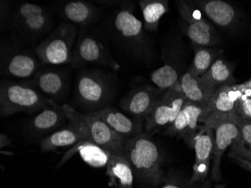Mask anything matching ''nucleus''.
<instances>
[{
  "label": "nucleus",
  "mask_w": 251,
  "mask_h": 188,
  "mask_svg": "<svg viewBox=\"0 0 251 188\" xmlns=\"http://www.w3.org/2000/svg\"><path fill=\"white\" fill-rule=\"evenodd\" d=\"M124 155L134 175L139 179L155 185L166 181L162 169L161 153L149 135L141 134L126 139Z\"/></svg>",
  "instance_id": "f257e3e1"
},
{
  "label": "nucleus",
  "mask_w": 251,
  "mask_h": 188,
  "mask_svg": "<svg viewBox=\"0 0 251 188\" xmlns=\"http://www.w3.org/2000/svg\"><path fill=\"white\" fill-rule=\"evenodd\" d=\"M56 104L26 81L3 79L0 84V114L34 113Z\"/></svg>",
  "instance_id": "f03ea898"
},
{
  "label": "nucleus",
  "mask_w": 251,
  "mask_h": 188,
  "mask_svg": "<svg viewBox=\"0 0 251 188\" xmlns=\"http://www.w3.org/2000/svg\"><path fill=\"white\" fill-rule=\"evenodd\" d=\"M53 18L49 10L31 2H21L11 14V29L18 40L36 45L53 31Z\"/></svg>",
  "instance_id": "7ed1b4c3"
},
{
  "label": "nucleus",
  "mask_w": 251,
  "mask_h": 188,
  "mask_svg": "<svg viewBox=\"0 0 251 188\" xmlns=\"http://www.w3.org/2000/svg\"><path fill=\"white\" fill-rule=\"evenodd\" d=\"M62 108L68 121L80 130L85 139L100 145L111 155H124L126 139L118 135L103 121L90 112L81 114L67 104L63 105Z\"/></svg>",
  "instance_id": "20e7f679"
},
{
  "label": "nucleus",
  "mask_w": 251,
  "mask_h": 188,
  "mask_svg": "<svg viewBox=\"0 0 251 188\" xmlns=\"http://www.w3.org/2000/svg\"><path fill=\"white\" fill-rule=\"evenodd\" d=\"M77 36L76 26L62 21L34 48V52L43 65L72 63Z\"/></svg>",
  "instance_id": "39448f33"
},
{
  "label": "nucleus",
  "mask_w": 251,
  "mask_h": 188,
  "mask_svg": "<svg viewBox=\"0 0 251 188\" xmlns=\"http://www.w3.org/2000/svg\"><path fill=\"white\" fill-rule=\"evenodd\" d=\"M71 64L78 69L87 64H97L111 68L115 72L121 69L101 35L88 30L87 27L79 32Z\"/></svg>",
  "instance_id": "423d86ee"
},
{
  "label": "nucleus",
  "mask_w": 251,
  "mask_h": 188,
  "mask_svg": "<svg viewBox=\"0 0 251 188\" xmlns=\"http://www.w3.org/2000/svg\"><path fill=\"white\" fill-rule=\"evenodd\" d=\"M0 50L1 75L5 77L21 81L31 79L43 65L35 52L20 45L2 43Z\"/></svg>",
  "instance_id": "0eeeda50"
},
{
  "label": "nucleus",
  "mask_w": 251,
  "mask_h": 188,
  "mask_svg": "<svg viewBox=\"0 0 251 188\" xmlns=\"http://www.w3.org/2000/svg\"><path fill=\"white\" fill-rule=\"evenodd\" d=\"M250 90L245 82L233 85H224L214 90L204 114L200 119L205 127H212L216 123L225 120L235 121L236 115L234 113L235 103L245 92Z\"/></svg>",
  "instance_id": "6e6552de"
},
{
  "label": "nucleus",
  "mask_w": 251,
  "mask_h": 188,
  "mask_svg": "<svg viewBox=\"0 0 251 188\" xmlns=\"http://www.w3.org/2000/svg\"><path fill=\"white\" fill-rule=\"evenodd\" d=\"M179 14L185 22V32L193 45L214 47L221 43L219 34L211 21L189 1L176 2Z\"/></svg>",
  "instance_id": "1a4fd4ad"
},
{
  "label": "nucleus",
  "mask_w": 251,
  "mask_h": 188,
  "mask_svg": "<svg viewBox=\"0 0 251 188\" xmlns=\"http://www.w3.org/2000/svg\"><path fill=\"white\" fill-rule=\"evenodd\" d=\"M111 81L101 72L84 70L76 81L75 93L79 101L90 108H100L111 99Z\"/></svg>",
  "instance_id": "9d476101"
},
{
  "label": "nucleus",
  "mask_w": 251,
  "mask_h": 188,
  "mask_svg": "<svg viewBox=\"0 0 251 188\" xmlns=\"http://www.w3.org/2000/svg\"><path fill=\"white\" fill-rule=\"evenodd\" d=\"M134 4H123L114 14L113 29L126 45L136 53L144 54L147 47L146 34L142 21L134 15Z\"/></svg>",
  "instance_id": "9b49d317"
},
{
  "label": "nucleus",
  "mask_w": 251,
  "mask_h": 188,
  "mask_svg": "<svg viewBox=\"0 0 251 188\" xmlns=\"http://www.w3.org/2000/svg\"><path fill=\"white\" fill-rule=\"evenodd\" d=\"M187 101L178 83L163 93L153 109L145 119L147 132H152L174 122L180 109Z\"/></svg>",
  "instance_id": "f8f14e48"
},
{
  "label": "nucleus",
  "mask_w": 251,
  "mask_h": 188,
  "mask_svg": "<svg viewBox=\"0 0 251 188\" xmlns=\"http://www.w3.org/2000/svg\"><path fill=\"white\" fill-rule=\"evenodd\" d=\"M205 108L187 100L177 114L174 122L168 127L165 134L169 136L178 135L193 147L194 138L200 131L199 126Z\"/></svg>",
  "instance_id": "ddd939ff"
},
{
  "label": "nucleus",
  "mask_w": 251,
  "mask_h": 188,
  "mask_svg": "<svg viewBox=\"0 0 251 188\" xmlns=\"http://www.w3.org/2000/svg\"><path fill=\"white\" fill-rule=\"evenodd\" d=\"M214 142V129L201 126L193 142V148L195 150L196 161L190 179L191 183L203 182L208 177L211 167V161L213 159Z\"/></svg>",
  "instance_id": "4468645a"
},
{
  "label": "nucleus",
  "mask_w": 251,
  "mask_h": 188,
  "mask_svg": "<svg viewBox=\"0 0 251 188\" xmlns=\"http://www.w3.org/2000/svg\"><path fill=\"white\" fill-rule=\"evenodd\" d=\"M29 82L44 96L56 103L63 100L70 88L67 76L55 68L41 67Z\"/></svg>",
  "instance_id": "2eb2a0df"
},
{
  "label": "nucleus",
  "mask_w": 251,
  "mask_h": 188,
  "mask_svg": "<svg viewBox=\"0 0 251 188\" xmlns=\"http://www.w3.org/2000/svg\"><path fill=\"white\" fill-rule=\"evenodd\" d=\"M211 128L214 129V142L211 177L215 182H221L222 180L221 165L223 155L239 136L240 131L233 120L219 121Z\"/></svg>",
  "instance_id": "dca6fc26"
},
{
  "label": "nucleus",
  "mask_w": 251,
  "mask_h": 188,
  "mask_svg": "<svg viewBox=\"0 0 251 188\" xmlns=\"http://www.w3.org/2000/svg\"><path fill=\"white\" fill-rule=\"evenodd\" d=\"M164 92L151 86L137 87L121 100V108L134 118L145 121Z\"/></svg>",
  "instance_id": "f3484780"
},
{
  "label": "nucleus",
  "mask_w": 251,
  "mask_h": 188,
  "mask_svg": "<svg viewBox=\"0 0 251 188\" xmlns=\"http://www.w3.org/2000/svg\"><path fill=\"white\" fill-rule=\"evenodd\" d=\"M59 14L63 22L87 27L100 19L102 8L85 1H66L60 4Z\"/></svg>",
  "instance_id": "a211bd4d"
},
{
  "label": "nucleus",
  "mask_w": 251,
  "mask_h": 188,
  "mask_svg": "<svg viewBox=\"0 0 251 188\" xmlns=\"http://www.w3.org/2000/svg\"><path fill=\"white\" fill-rule=\"evenodd\" d=\"M90 114L103 121L110 128L125 139L142 134V120L131 119L112 107L91 111Z\"/></svg>",
  "instance_id": "6ab92c4d"
},
{
  "label": "nucleus",
  "mask_w": 251,
  "mask_h": 188,
  "mask_svg": "<svg viewBox=\"0 0 251 188\" xmlns=\"http://www.w3.org/2000/svg\"><path fill=\"white\" fill-rule=\"evenodd\" d=\"M202 12L211 23L222 28H229L235 25L238 19L235 8L228 2L221 0L189 1Z\"/></svg>",
  "instance_id": "aec40b11"
},
{
  "label": "nucleus",
  "mask_w": 251,
  "mask_h": 188,
  "mask_svg": "<svg viewBox=\"0 0 251 188\" xmlns=\"http://www.w3.org/2000/svg\"><path fill=\"white\" fill-rule=\"evenodd\" d=\"M76 153H78L81 159L86 163L94 168L107 166L111 156V154L108 151L101 148L100 145L91 142L90 140H82L65 154L58 166H62Z\"/></svg>",
  "instance_id": "412c9836"
},
{
  "label": "nucleus",
  "mask_w": 251,
  "mask_h": 188,
  "mask_svg": "<svg viewBox=\"0 0 251 188\" xmlns=\"http://www.w3.org/2000/svg\"><path fill=\"white\" fill-rule=\"evenodd\" d=\"M234 64L224 58L219 57L206 73L200 77V80L207 87L215 90L221 86L236 84L238 79L234 76Z\"/></svg>",
  "instance_id": "4be33fe9"
},
{
  "label": "nucleus",
  "mask_w": 251,
  "mask_h": 188,
  "mask_svg": "<svg viewBox=\"0 0 251 188\" xmlns=\"http://www.w3.org/2000/svg\"><path fill=\"white\" fill-rule=\"evenodd\" d=\"M82 140H85L84 134L76 126L70 123L64 128L55 131L41 140L39 147L42 152H51L60 148L76 145Z\"/></svg>",
  "instance_id": "5701e85b"
},
{
  "label": "nucleus",
  "mask_w": 251,
  "mask_h": 188,
  "mask_svg": "<svg viewBox=\"0 0 251 188\" xmlns=\"http://www.w3.org/2000/svg\"><path fill=\"white\" fill-rule=\"evenodd\" d=\"M106 175L109 177L111 186L133 188V171L124 155H111L107 165Z\"/></svg>",
  "instance_id": "b1692460"
},
{
  "label": "nucleus",
  "mask_w": 251,
  "mask_h": 188,
  "mask_svg": "<svg viewBox=\"0 0 251 188\" xmlns=\"http://www.w3.org/2000/svg\"><path fill=\"white\" fill-rule=\"evenodd\" d=\"M178 84L187 100L204 108L208 106L214 92L203 84L200 77L193 76L188 71L180 76Z\"/></svg>",
  "instance_id": "393cba45"
},
{
  "label": "nucleus",
  "mask_w": 251,
  "mask_h": 188,
  "mask_svg": "<svg viewBox=\"0 0 251 188\" xmlns=\"http://www.w3.org/2000/svg\"><path fill=\"white\" fill-rule=\"evenodd\" d=\"M67 119L62 107L55 104L42 110L31 121V128L38 134H48L60 127Z\"/></svg>",
  "instance_id": "a878e982"
},
{
  "label": "nucleus",
  "mask_w": 251,
  "mask_h": 188,
  "mask_svg": "<svg viewBox=\"0 0 251 188\" xmlns=\"http://www.w3.org/2000/svg\"><path fill=\"white\" fill-rule=\"evenodd\" d=\"M139 4L143 15L145 30L157 32L159 21L169 12V2L166 0H142Z\"/></svg>",
  "instance_id": "bb28decb"
},
{
  "label": "nucleus",
  "mask_w": 251,
  "mask_h": 188,
  "mask_svg": "<svg viewBox=\"0 0 251 188\" xmlns=\"http://www.w3.org/2000/svg\"><path fill=\"white\" fill-rule=\"evenodd\" d=\"M195 56L188 72L197 77L206 73L215 60L221 56L224 50L215 47L193 45Z\"/></svg>",
  "instance_id": "cd10ccee"
},
{
  "label": "nucleus",
  "mask_w": 251,
  "mask_h": 188,
  "mask_svg": "<svg viewBox=\"0 0 251 188\" xmlns=\"http://www.w3.org/2000/svg\"><path fill=\"white\" fill-rule=\"evenodd\" d=\"M180 78L177 69L170 63L156 69L151 74L152 82L162 91L174 87L178 83Z\"/></svg>",
  "instance_id": "c85d7f7f"
},
{
  "label": "nucleus",
  "mask_w": 251,
  "mask_h": 188,
  "mask_svg": "<svg viewBox=\"0 0 251 188\" xmlns=\"http://www.w3.org/2000/svg\"><path fill=\"white\" fill-rule=\"evenodd\" d=\"M229 148V156L241 166L251 171V151L245 146L240 135Z\"/></svg>",
  "instance_id": "c756f323"
},
{
  "label": "nucleus",
  "mask_w": 251,
  "mask_h": 188,
  "mask_svg": "<svg viewBox=\"0 0 251 188\" xmlns=\"http://www.w3.org/2000/svg\"><path fill=\"white\" fill-rule=\"evenodd\" d=\"M234 113L242 121H251V91L245 92L237 100Z\"/></svg>",
  "instance_id": "7c9ffc66"
},
{
  "label": "nucleus",
  "mask_w": 251,
  "mask_h": 188,
  "mask_svg": "<svg viewBox=\"0 0 251 188\" xmlns=\"http://www.w3.org/2000/svg\"><path fill=\"white\" fill-rule=\"evenodd\" d=\"M237 125L240 131V136L245 146L251 151V121H242L237 118Z\"/></svg>",
  "instance_id": "2f4dec72"
},
{
  "label": "nucleus",
  "mask_w": 251,
  "mask_h": 188,
  "mask_svg": "<svg viewBox=\"0 0 251 188\" xmlns=\"http://www.w3.org/2000/svg\"><path fill=\"white\" fill-rule=\"evenodd\" d=\"M10 2H3L0 1V13H1V30L6 29L8 27V24H11V11H10Z\"/></svg>",
  "instance_id": "473e14b6"
},
{
  "label": "nucleus",
  "mask_w": 251,
  "mask_h": 188,
  "mask_svg": "<svg viewBox=\"0 0 251 188\" xmlns=\"http://www.w3.org/2000/svg\"><path fill=\"white\" fill-rule=\"evenodd\" d=\"M0 139H1V148H6L8 146H11V140L8 138V137L6 135L4 134H1L0 136Z\"/></svg>",
  "instance_id": "72a5a7b5"
},
{
  "label": "nucleus",
  "mask_w": 251,
  "mask_h": 188,
  "mask_svg": "<svg viewBox=\"0 0 251 188\" xmlns=\"http://www.w3.org/2000/svg\"><path fill=\"white\" fill-rule=\"evenodd\" d=\"M163 188H181L180 187L177 186V185H174V184H168V185H165Z\"/></svg>",
  "instance_id": "f704fd0d"
},
{
  "label": "nucleus",
  "mask_w": 251,
  "mask_h": 188,
  "mask_svg": "<svg viewBox=\"0 0 251 188\" xmlns=\"http://www.w3.org/2000/svg\"><path fill=\"white\" fill-rule=\"evenodd\" d=\"M245 84H246L247 87L250 90H251V79H249L248 81L245 82Z\"/></svg>",
  "instance_id": "c9c22d12"
},
{
  "label": "nucleus",
  "mask_w": 251,
  "mask_h": 188,
  "mask_svg": "<svg viewBox=\"0 0 251 188\" xmlns=\"http://www.w3.org/2000/svg\"><path fill=\"white\" fill-rule=\"evenodd\" d=\"M214 188H226L225 185H222V184H218V185H216Z\"/></svg>",
  "instance_id": "e433bc0d"
}]
</instances>
